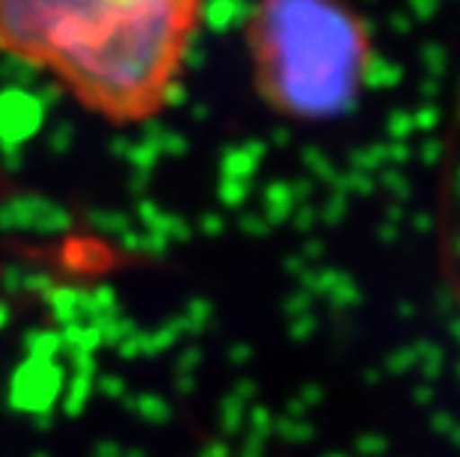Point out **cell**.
<instances>
[{"mask_svg":"<svg viewBox=\"0 0 460 457\" xmlns=\"http://www.w3.org/2000/svg\"><path fill=\"white\" fill-rule=\"evenodd\" d=\"M241 42L259 104L295 125L345 119L375 77V31L350 0H256Z\"/></svg>","mask_w":460,"mask_h":457,"instance_id":"obj_1","label":"cell"},{"mask_svg":"<svg viewBox=\"0 0 460 457\" xmlns=\"http://www.w3.org/2000/svg\"><path fill=\"white\" fill-rule=\"evenodd\" d=\"M208 0H146L75 48L48 77L84 113L113 128L158 119L179 99Z\"/></svg>","mask_w":460,"mask_h":457,"instance_id":"obj_2","label":"cell"},{"mask_svg":"<svg viewBox=\"0 0 460 457\" xmlns=\"http://www.w3.org/2000/svg\"><path fill=\"white\" fill-rule=\"evenodd\" d=\"M146 0H0V60L48 75Z\"/></svg>","mask_w":460,"mask_h":457,"instance_id":"obj_3","label":"cell"}]
</instances>
